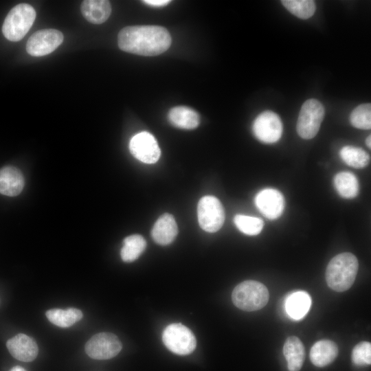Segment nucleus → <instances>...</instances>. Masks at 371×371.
<instances>
[{"instance_id": "6ab92c4d", "label": "nucleus", "mask_w": 371, "mask_h": 371, "mask_svg": "<svg viewBox=\"0 0 371 371\" xmlns=\"http://www.w3.org/2000/svg\"><path fill=\"white\" fill-rule=\"evenodd\" d=\"M283 353L289 371H299L304 361L305 350L301 340L295 337H288L284 344Z\"/></svg>"}, {"instance_id": "c756f323", "label": "nucleus", "mask_w": 371, "mask_h": 371, "mask_svg": "<svg viewBox=\"0 0 371 371\" xmlns=\"http://www.w3.org/2000/svg\"><path fill=\"white\" fill-rule=\"evenodd\" d=\"M10 371H27V370L21 366H16L13 367Z\"/></svg>"}, {"instance_id": "5701e85b", "label": "nucleus", "mask_w": 371, "mask_h": 371, "mask_svg": "<svg viewBox=\"0 0 371 371\" xmlns=\"http://www.w3.org/2000/svg\"><path fill=\"white\" fill-rule=\"evenodd\" d=\"M146 247V242L143 236L133 234L123 240L120 256L124 262H131L137 260Z\"/></svg>"}, {"instance_id": "aec40b11", "label": "nucleus", "mask_w": 371, "mask_h": 371, "mask_svg": "<svg viewBox=\"0 0 371 371\" xmlns=\"http://www.w3.org/2000/svg\"><path fill=\"white\" fill-rule=\"evenodd\" d=\"M311 305V298L305 291L291 293L285 300V310L293 319L298 320L308 313Z\"/></svg>"}, {"instance_id": "f03ea898", "label": "nucleus", "mask_w": 371, "mask_h": 371, "mask_svg": "<svg viewBox=\"0 0 371 371\" xmlns=\"http://www.w3.org/2000/svg\"><path fill=\"white\" fill-rule=\"evenodd\" d=\"M358 267V260L354 254L344 252L335 256L326 269L328 286L337 292L347 291L355 280Z\"/></svg>"}, {"instance_id": "7ed1b4c3", "label": "nucleus", "mask_w": 371, "mask_h": 371, "mask_svg": "<svg viewBox=\"0 0 371 371\" xmlns=\"http://www.w3.org/2000/svg\"><path fill=\"white\" fill-rule=\"evenodd\" d=\"M269 294L267 288L258 281L245 280L233 290L232 300L234 304L245 311H255L267 304Z\"/></svg>"}, {"instance_id": "ddd939ff", "label": "nucleus", "mask_w": 371, "mask_h": 371, "mask_svg": "<svg viewBox=\"0 0 371 371\" xmlns=\"http://www.w3.org/2000/svg\"><path fill=\"white\" fill-rule=\"evenodd\" d=\"M6 346L15 359L25 362L33 361L38 348L35 341L27 335L20 333L8 340Z\"/></svg>"}, {"instance_id": "dca6fc26", "label": "nucleus", "mask_w": 371, "mask_h": 371, "mask_svg": "<svg viewBox=\"0 0 371 371\" xmlns=\"http://www.w3.org/2000/svg\"><path fill=\"white\" fill-rule=\"evenodd\" d=\"M83 16L93 24L105 22L111 13V5L106 0H85L80 5Z\"/></svg>"}, {"instance_id": "bb28decb", "label": "nucleus", "mask_w": 371, "mask_h": 371, "mask_svg": "<svg viewBox=\"0 0 371 371\" xmlns=\"http://www.w3.org/2000/svg\"><path fill=\"white\" fill-rule=\"evenodd\" d=\"M351 124L359 129H370L371 128V104H361L357 106L350 116Z\"/></svg>"}, {"instance_id": "9b49d317", "label": "nucleus", "mask_w": 371, "mask_h": 371, "mask_svg": "<svg viewBox=\"0 0 371 371\" xmlns=\"http://www.w3.org/2000/svg\"><path fill=\"white\" fill-rule=\"evenodd\" d=\"M131 153L138 160L145 164L157 162L161 150L154 136L146 131L134 135L129 143Z\"/></svg>"}, {"instance_id": "a211bd4d", "label": "nucleus", "mask_w": 371, "mask_h": 371, "mask_svg": "<svg viewBox=\"0 0 371 371\" xmlns=\"http://www.w3.org/2000/svg\"><path fill=\"white\" fill-rule=\"evenodd\" d=\"M170 124L182 129H194L200 123V116L194 109L184 106L172 108L168 113Z\"/></svg>"}, {"instance_id": "4be33fe9", "label": "nucleus", "mask_w": 371, "mask_h": 371, "mask_svg": "<svg viewBox=\"0 0 371 371\" xmlns=\"http://www.w3.org/2000/svg\"><path fill=\"white\" fill-rule=\"evenodd\" d=\"M48 320L53 324L61 328H68L82 318V313L75 308L67 309L52 308L46 313Z\"/></svg>"}, {"instance_id": "20e7f679", "label": "nucleus", "mask_w": 371, "mask_h": 371, "mask_svg": "<svg viewBox=\"0 0 371 371\" xmlns=\"http://www.w3.org/2000/svg\"><path fill=\"white\" fill-rule=\"evenodd\" d=\"M36 11L27 3H19L7 14L2 26L4 36L10 41H19L27 33L36 19Z\"/></svg>"}, {"instance_id": "cd10ccee", "label": "nucleus", "mask_w": 371, "mask_h": 371, "mask_svg": "<svg viewBox=\"0 0 371 371\" xmlns=\"http://www.w3.org/2000/svg\"><path fill=\"white\" fill-rule=\"evenodd\" d=\"M352 362L357 366H367L371 363V344L361 341L357 344L351 355Z\"/></svg>"}, {"instance_id": "f8f14e48", "label": "nucleus", "mask_w": 371, "mask_h": 371, "mask_svg": "<svg viewBox=\"0 0 371 371\" xmlns=\"http://www.w3.org/2000/svg\"><path fill=\"white\" fill-rule=\"evenodd\" d=\"M255 204L266 218L274 220L282 215L285 201L283 194L278 190L265 188L256 194Z\"/></svg>"}, {"instance_id": "2eb2a0df", "label": "nucleus", "mask_w": 371, "mask_h": 371, "mask_svg": "<svg viewBox=\"0 0 371 371\" xmlns=\"http://www.w3.org/2000/svg\"><path fill=\"white\" fill-rule=\"evenodd\" d=\"M24 177L18 168L5 166L0 169V193L9 196L19 194L24 187Z\"/></svg>"}, {"instance_id": "393cba45", "label": "nucleus", "mask_w": 371, "mask_h": 371, "mask_svg": "<svg viewBox=\"0 0 371 371\" xmlns=\"http://www.w3.org/2000/svg\"><path fill=\"white\" fill-rule=\"evenodd\" d=\"M282 4L293 15L302 19L311 17L316 10L314 1L282 0Z\"/></svg>"}, {"instance_id": "6e6552de", "label": "nucleus", "mask_w": 371, "mask_h": 371, "mask_svg": "<svg viewBox=\"0 0 371 371\" xmlns=\"http://www.w3.org/2000/svg\"><path fill=\"white\" fill-rule=\"evenodd\" d=\"M122 348V343L115 335L100 333L93 335L87 342L85 352L92 359L104 360L115 357Z\"/></svg>"}, {"instance_id": "9d476101", "label": "nucleus", "mask_w": 371, "mask_h": 371, "mask_svg": "<svg viewBox=\"0 0 371 371\" xmlns=\"http://www.w3.org/2000/svg\"><path fill=\"white\" fill-rule=\"evenodd\" d=\"M61 32L45 29L34 32L27 40V52L33 56H43L54 52L63 41Z\"/></svg>"}, {"instance_id": "a878e982", "label": "nucleus", "mask_w": 371, "mask_h": 371, "mask_svg": "<svg viewBox=\"0 0 371 371\" xmlns=\"http://www.w3.org/2000/svg\"><path fill=\"white\" fill-rule=\"evenodd\" d=\"M234 222L241 232L249 236L258 234L264 226V222L262 219L243 214L236 215Z\"/></svg>"}, {"instance_id": "c85d7f7f", "label": "nucleus", "mask_w": 371, "mask_h": 371, "mask_svg": "<svg viewBox=\"0 0 371 371\" xmlns=\"http://www.w3.org/2000/svg\"><path fill=\"white\" fill-rule=\"evenodd\" d=\"M144 3L154 7H163L168 5L170 1L168 0H146L142 1Z\"/></svg>"}, {"instance_id": "b1692460", "label": "nucleus", "mask_w": 371, "mask_h": 371, "mask_svg": "<svg viewBox=\"0 0 371 371\" xmlns=\"http://www.w3.org/2000/svg\"><path fill=\"white\" fill-rule=\"evenodd\" d=\"M341 159L348 166L355 168H363L370 162V155L362 148L346 146L339 152Z\"/></svg>"}, {"instance_id": "4468645a", "label": "nucleus", "mask_w": 371, "mask_h": 371, "mask_svg": "<svg viewBox=\"0 0 371 371\" xmlns=\"http://www.w3.org/2000/svg\"><path fill=\"white\" fill-rule=\"evenodd\" d=\"M177 233L178 227L173 216L166 213L155 223L151 236L156 243L167 245L175 240Z\"/></svg>"}, {"instance_id": "412c9836", "label": "nucleus", "mask_w": 371, "mask_h": 371, "mask_svg": "<svg viewBox=\"0 0 371 371\" xmlns=\"http://www.w3.org/2000/svg\"><path fill=\"white\" fill-rule=\"evenodd\" d=\"M334 186L338 194L344 199H352L359 193L357 177L350 172L337 173L334 177Z\"/></svg>"}, {"instance_id": "0eeeda50", "label": "nucleus", "mask_w": 371, "mask_h": 371, "mask_svg": "<svg viewBox=\"0 0 371 371\" xmlns=\"http://www.w3.org/2000/svg\"><path fill=\"white\" fill-rule=\"evenodd\" d=\"M197 215L200 227L210 233L219 230L225 221L224 208L221 201L213 196H205L199 200Z\"/></svg>"}, {"instance_id": "1a4fd4ad", "label": "nucleus", "mask_w": 371, "mask_h": 371, "mask_svg": "<svg viewBox=\"0 0 371 371\" xmlns=\"http://www.w3.org/2000/svg\"><path fill=\"white\" fill-rule=\"evenodd\" d=\"M255 137L265 144L278 142L282 133V123L280 117L271 111H265L258 115L252 125Z\"/></svg>"}, {"instance_id": "f257e3e1", "label": "nucleus", "mask_w": 371, "mask_h": 371, "mask_svg": "<svg viewBox=\"0 0 371 371\" xmlns=\"http://www.w3.org/2000/svg\"><path fill=\"white\" fill-rule=\"evenodd\" d=\"M171 42L168 30L159 25L126 26L117 36L121 50L144 56H154L165 52Z\"/></svg>"}, {"instance_id": "423d86ee", "label": "nucleus", "mask_w": 371, "mask_h": 371, "mask_svg": "<svg viewBox=\"0 0 371 371\" xmlns=\"http://www.w3.org/2000/svg\"><path fill=\"white\" fill-rule=\"evenodd\" d=\"M162 340L166 348L179 355H189L196 346L193 333L180 323L168 325L163 331Z\"/></svg>"}, {"instance_id": "f3484780", "label": "nucleus", "mask_w": 371, "mask_h": 371, "mask_svg": "<svg viewBox=\"0 0 371 371\" xmlns=\"http://www.w3.org/2000/svg\"><path fill=\"white\" fill-rule=\"evenodd\" d=\"M338 355L337 344L328 339L317 341L310 350V359L317 367H324L330 364Z\"/></svg>"}, {"instance_id": "39448f33", "label": "nucleus", "mask_w": 371, "mask_h": 371, "mask_svg": "<svg viewBox=\"0 0 371 371\" xmlns=\"http://www.w3.org/2000/svg\"><path fill=\"white\" fill-rule=\"evenodd\" d=\"M324 107L316 99H309L304 102L297 121V132L303 139L313 138L318 133L324 117Z\"/></svg>"}, {"instance_id": "7c9ffc66", "label": "nucleus", "mask_w": 371, "mask_h": 371, "mask_svg": "<svg viewBox=\"0 0 371 371\" xmlns=\"http://www.w3.org/2000/svg\"><path fill=\"white\" fill-rule=\"evenodd\" d=\"M366 144L369 148H371V136L370 135L367 137L366 140Z\"/></svg>"}]
</instances>
